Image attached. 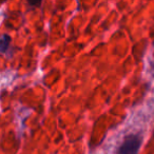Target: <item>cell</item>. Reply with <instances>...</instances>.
Returning <instances> with one entry per match:
<instances>
[{"label": "cell", "mask_w": 154, "mask_h": 154, "mask_svg": "<svg viewBox=\"0 0 154 154\" xmlns=\"http://www.w3.org/2000/svg\"><path fill=\"white\" fill-rule=\"evenodd\" d=\"M141 145V137L139 135H129L125 138L119 147L118 154H137Z\"/></svg>", "instance_id": "6da1fadb"}, {"label": "cell", "mask_w": 154, "mask_h": 154, "mask_svg": "<svg viewBox=\"0 0 154 154\" xmlns=\"http://www.w3.org/2000/svg\"><path fill=\"white\" fill-rule=\"evenodd\" d=\"M10 43V38L8 36H3L2 38L0 39V51L5 52L8 49Z\"/></svg>", "instance_id": "7a4b0ae2"}, {"label": "cell", "mask_w": 154, "mask_h": 154, "mask_svg": "<svg viewBox=\"0 0 154 154\" xmlns=\"http://www.w3.org/2000/svg\"><path fill=\"white\" fill-rule=\"evenodd\" d=\"M28 2L30 3L33 7H36V5H39L41 2V0H28Z\"/></svg>", "instance_id": "3957f363"}]
</instances>
